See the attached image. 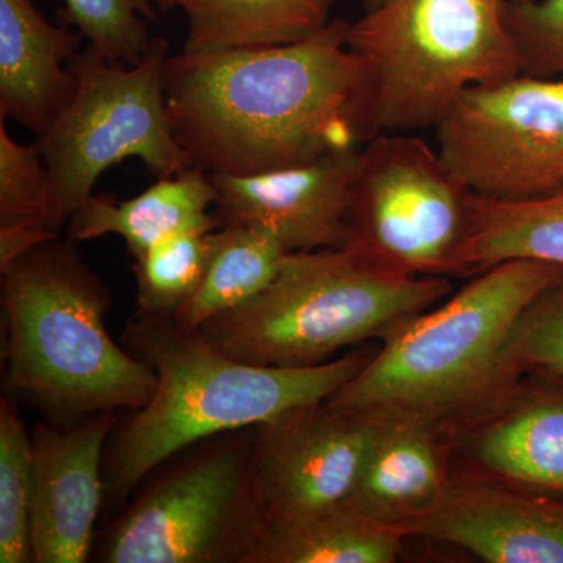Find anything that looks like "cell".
Returning <instances> with one entry per match:
<instances>
[{
    "label": "cell",
    "mask_w": 563,
    "mask_h": 563,
    "mask_svg": "<svg viewBox=\"0 0 563 563\" xmlns=\"http://www.w3.org/2000/svg\"><path fill=\"white\" fill-rule=\"evenodd\" d=\"M350 22L285 46L166 60V106L191 166L252 176L358 151L377 135Z\"/></svg>",
    "instance_id": "obj_1"
},
{
    "label": "cell",
    "mask_w": 563,
    "mask_h": 563,
    "mask_svg": "<svg viewBox=\"0 0 563 563\" xmlns=\"http://www.w3.org/2000/svg\"><path fill=\"white\" fill-rule=\"evenodd\" d=\"M124 339L133 355L154 369L157 388L114 433L106 481L114 501L199 440L325 401L372 358L358 352L307 368L251 365L213 350L198 332L181 331L172 317L141 313Z\"/></svg>",
    "instance_id": "obj_2"
},
{
    "label": "cell",
    "mask_w": 563,
    "mask_h": 563,
    "mask_svg": "<svg viewBox=\"0 0 563 563\" xmlns=\"http://www.w3.org/2000/svg\"><path fill=\"white\" fill-rule=\"evenodd\" d=\"M563 273L562 266L510 261L396 325L354 377L325 399L333 409L377 421L433 428L509 376L507 340L518 318Z\"/></svg>",
    "instance_id": "obj_3"
},
{
    "label": "cell",
    "mask_w": 563,
    "mask_h": 563,
    "mask_svg": "<svg viewBox=\"0 0 563 563\" xmlns=\"http://www.w3.org/2000/svg\"><path fill=\"white\" fill-rule=\"evenodd\" d=\"M5 390L65 417L140 410L157 376L106 325L110 292L76 242L41 243L2 272Z\"/></svg>",
    "instance_id": "obj_4"
},
{
    "label": "cell",
    "mask_w": 563,
    "mask_h": 563,
    "mask_svg": "<svg viewBox=\"0 0 563 563\" xmlns=\"http://www.w3.org/2000/svg\"><path fill=\"white\" fill-rule=\"evenodd\" d=\"M450 292L446 277L399 272L354 244L288 252L265 290L196 332L233 361L307 368L384 339Z\"/></svg>",
    "instance_id": "obj_5"
},
{
    "label": "cell",
    "mask_w": 563,
    "mask_h": 563,
    "mask_svg": "<svg viewBox=\"0 0 563 563\" xmlns=\"http://www.w3.org/2000/svg\"><path fill=\"white\" fill-rule=\"evenodd\" d=\"M509 0H383L350 24L374 128L435 129L477 85L523 74L507 21Z\"/></svg>",
    "instance_id": "obj_6"
},
{
    "label": "cell",
    "mask_w": 563,
    "mask_h": 563,
    "mask_svg": "<svg viewBox=\"0 0 563 563\" xmlns=\"http://www.w3.org/2000/svg\"><path fill=\"white\" fill-rule=\"evenodd\" d=\"M165 40L125 68L90 46L69 63L76 90L49 131L36 139L52 184V225L70 220L111 166L139 158L157 179L190 168L166 106Z\"/></svg>",
    "instance_id": "obj_7"
},
{
    "label": "cell",
    "mask_w": 563,
    "mask_h": 563,
    "mask_svg": "<svg viewBox=\"0 0 563 563\" xmlns=\"http://www.w3.org/2000/svg\"><path fill=\"white\" fill-rule=\"evenodd\" d=\"M470 199L437 147L407 133H379L361 150L347 244L402 273L448 276Z\"/></svg>",
    "instance_id": "obj_8"
},
{
    "label": "cell",
    "mask_w": 563,
    "mask_h": 563,
    "mask_svg": "<svg viewBox=\"0 0 563 563\" xmlns=\"http://www.w3.org/2000/svg\"><path fill=\"white\" fill-rule=\"evenodd\" d=\"M437 151L473 195L501 201L563 187V79L518 74L463 92Z\"/></svg>",
    "instance_id": "obj_9"
},
{
    "label": "cell",
    "mask_w": 563,
    "mask_h": 563,
    "mask_svg": "<svg viewBox=\"0 0 563 563\" xmlns=\"http://www.w3.org/2000/svg\"><path fill=\"white\" fill-rule=\"evenodd\" d=\"M251 450L228 444L141 496L103 540L107 563H243L258 529Z\"/></svg>",
    "instance_id": "obj_10"
},
{
    "label": "cell",
    "mask_w": 563,
    "mask_h": 563,
    "mask_svg": "<svg viewBox=\"0 0 563 563\" xmlns=\"http://www.w3.org/2000/svg\"><path fill=\"white\" fill-rule=\"evenodd\" d=\"M379 421L328 402L306 404L255 426L251 487L261 523L339 509L361 476Z\"/></svg>",
    "instance_id": "obj_11"
},
{
    "label": "cell",
    "mask_w": 563,
    "mask_h": 563,
    "mask_svg": "<svg viewBox=\"0 0 563 563\" xmlns=\"http://www.w3.org/2000/svg\"><path fill=\"white\" fill-rule=\"evenodd\" d=\"M358 158L361 150L252 176L210 174L218 224L261 229L288 252L342 247L351 242Z\"/></svg>",
    "instance_id": "obj_12"
},
{
    "label": "cell",
    "mask_w": 563,
    "mask_h": 563,
    "mask_svg": "<svg viewBox=\"0 0 563 563\" xmlns=\"http://www.w3.org/2000/svg\"><path fill=\"white\" fill-rule=\"evenodd\" d=\"M117 412L74 424H36L32 433L33 563H84L90 558L106 481L102 453Z\"/></svg>",
    "instance_id": "obj_13"
},
{
    "label": "cell",
    "mask_w": 563,
    "mask_h": 563,
    "mask_svg": "<svg viewBox=\"0 0 563 563\" xmlns=\"http://www.w3.org/2000/svg\"><path fill=\"white\" fill-rule=\"evenodd\" d=\"M390 526L404 539L455 544L484 562L563 563V499L523 488L451 485Z\"/></svg>",
    "instance_id": "obj_14"
},
{
    "label": "cell",
    "mask_w": 563,
    "mask_h": 563,
    "mask_svg": "<svg viewBox=\"0 0 563 563\" xmlns=\"http://www.w3.org/2000/svg\"><path fill=\"white\" fill-rule=\"evenodd\" d=\"M81 38L51 24L33 0H0V118L36 139L49 131L76 90L69 63Z\"/></svg>",
    "instance_id": "obj_15"
},
{
    "label": "cell",
    "mask_w": 563,
    "mask_h": 563,
    "mask_svg": "<svg viewBox=\"0 0 563 563\" xmlns=\"http://www.w3.org/2000/svg\"><path fill=\"white\" fill-rule=\"evenodd\" d=\"M217 188L209 173L190 166L177 176L163 177L152 187L128 199L92 195L68 221L73 242L118 235L133 258L179 233H209L220 228L211 207Z\"/></svg>",
    "instance_id": "obj_16"
},
{
    "label": "cell",
    "mask_w": 563,
    "mask_h": 563,
    "mask_svg": "<svg viewBox=\"0 0 563 563\" xmlns=\"http://www.w3.org/2000/svg\"><path fill=\"white\" fill-rule=\"evenodd\" d=\"M473 454L514 487L563 499V388L537 380L474 435Z\"/></svg>",
    "instance_id": "obj_17"
},
{
    "label": "cell",
    "mask_w": 563,
    "mask_h": 563,
    "mask_svg": "<svg viewBox=\"0 0 563 563\" xmlns=\"http://www.w3.org/2000/svg\"><path fill=\"white\" fill-rule=\"evenodd\" d=\"M444 487L432 428L413 421H379L344 506L395 525L435 501Z\"/></svg>",
    "instance_id": "obj_18"
},
{
    "label": "cell",
    "mask_w": 563,
    "mask_h": 563,
    "mask_svg": "<svg viewBox=\"0 0 563 563\" xmlns=\"http://www.w3.org/2000/svg\"><path fill=\"white\" fill-rule=\"evenodd\" d=\"M536 261L563 268V187L521 201L473 195L453 274H479L499 263Z\"/></svg>",
    "instance_id": "obj_19"
},
{
    "label": "cell",
    "mask_w": 563,
    "mask_h": 563,
    "mask_svg": "<svg viewBox=\"0 0 563 563\" xmlns=\"http://www.w3.org/2000/svg\"><path fill=\"white\" fill-rule=\"evenodd\" d=\"M336 0H177L188 21L184 52L285 46L329 25Z\"/></svg>",
    "instance_id": "obj_20"
},
{
    "label": "cell",
    "mask_w": 563,
    "mask_h": 563,
    "mask_svg": "<svg viewBox=\"0 0 563 563\" xmlns=\"http://www.w3.org/2000/svg\"><path fill=\"white\" fill-rule=\"evenodd\" d=\"M402 540L390 525L343 506L261 526L243 563H390Z\"/></svg>",
    "instance_id": "obj_21"
},
{
    "label": "cell",
    "mask_w": 563,
    "mask_h": 563,
    "mask_svg": "<svg viewBox=\"0 0 563 563\" xmlns=\"http://www.w3.org/2000/svg\"><path fill=\"white\" fill-rule=\"evenodd\" d=\"M288 251L279 240L243 224L221 225L211 232L209 266L201 285L173 314L184 332H196L218 317L265 290L279 273Z\"/></svg>",
    "instance_id": "obj_22"
},
{
    "label": "cell",
    "mask_w": 563,
    "mask_h": 563,
    "mask_svg": "<svg viewBox=\"0 0 563 563\" xmlns=\"http://www.w3.org/2000/svg\"><path fill=\"white\" fill-rule=\"evenodd\" d=\"M32 433L10 396L0 401V563L33 562Z\"/></svg>",
    "instance_id": "obj_23"
},
{
    "label": "cell",
    "mask_w": 563,
    "mask_h": 563,
    "mask_svg": "<svg viewBox=\"0 0 563 563\" xmlns=\"http://www.w3.org/2000/svg\"><path fill=\"white\" fill-rule=\"evenodd\" d=\"M211 232L169 236L133 258L139 313L173 317L191 298L209 266Z\"/></svg>",
    "instance_id": "obj_24"
},
{
    "label": "cell",
    "mask_w": 563,
    "mask_h": 563,
    "mask_svg": "<svg viewBox=\"0 0 563 563\" xmlns=\"http://www.w3.org/2000/svg\"><path fill=\"white\" fill-rule=\"evenodd\" d=\"M66 24L74 25L92 51L107 60L136 65L151 49L146 20L157 9L151 0H63Z\"/></svg>",
    "instance_id": "obj_25"
},
{
    "label": "cell",
    "mask_w": 563,
    "mask_h": 563,
    "mask_svg": "<svg viewBox=\"0 0 563 563\" xmlns=\"http://www.w3.org/2000/svg\"><path fill=\"white\" fill-rule=\"evenodd\" d=\"M504 362L507 373H528L563 388V273L518 318Z\"/></svg>",
    "instance_id": "obj_26"
},
{
    "label": "cell",
    "mask_w": 563,
    "mask_h": 563,
    "mask_svg": "<svg viewBox=\"0 0 563 563\" xmlns=\"http://www.w3.org/2000/svg\"><path fill=\"white\" fill-rule=\"evenodd\" d=\"M18 221L46 222L54 229L49 169L38 144L11 139L0 118V224Z\"/></svg>",
    "instance_id": "obj_27"
},
{
    "label": "cell",
    "mask_w": 563,
    "mask_h": 563,
    "mask_svg": "<svg viewBox=\"0 0 563 563\" xmlns=\"http://www.w3.org/2000/svg\"><path fill=\"white\" fill-rule=\"evenodd\" d=\"M507 21L523 74L563 79V0L509 2Z\"/></svg>",
    "instance_id": "obj_28"
},
{
    "label": "cell",
    "mask_w": 563,
    "mask_h": 563,
    "mask_svg": "<svg viewBox=\"0 0 563 563\" xmlns=\"http://www.w3.org/2000/svg\"><path fill=\"white\" fill-rule=\"evenodd\" d=\"M54 236H58V232L51 229L46 222H2L0 224V272H5L22 255Z\"/></svg>",
    "instance_id": "obj_29"
},
{
    "label": "cell",
    "mask_w": 563,
    "mask_h": 563,
    "mask_svg": "<svg viewBox=\"0 0 563 563\" xmlns=\"http://www.w3.org/2000/svg\"><path fill=\"white\" fill-rule=\"evenodd\" d=\"M152 5L157 10H172L174 7H177V0H151Z\"/></svg>",
    "instance_id": "obj_30"
},
{
    "label": "cell",
    "mask_w": 563,
    "mask_h": 563,
    "mask_svg": "<svg viewBox=\"0 0 563 563\" xmlns=\"http://www.w3.org/2000/svg\"><path fill=\"white\" fill-rule=\"evenodd\" d=\"M380 2H383V0H366V3H368V9H373V7L379 5Z\"/></svg>",
    "instance_id": "obj_31"
},
{
    "label": "cell",
    "mask_w": 563,
    "mask_h": 563,
    "mask_svg": "<svg viewBox=\"0 0 563 563\" xmlns=\"http://www.w3.org/2000/svg\"><path fill=\"white\" fill-rule=\"evenodd\" d=\"M510 3L525 2V0H509Z\"/></svg>",
    "instance_id": "obj_32"
}]
</instances>
